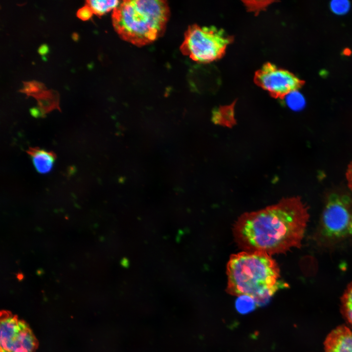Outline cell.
Returning <instances> with one entry per match:
<instances>
[{
    "label": "cell",
    "instance_id": "1",
    "mask_svg": "<svg viewBox=\"0 0 352 352\" xmlns=\"http://www.w3.org/2000/svg\"><path fill=\"white\" fill-rule=\"evenodd\" d=\"M308 210L307 204L297 197L245 213L233 226L235 242L243 251L270 255L299 248L309 221Z\"/></svg>",
    "mask_w": 352,
    "mask_h": 352
},
{
    "label": "cell",
    "instance_id": "2",
    "mask_svg": "<svg viewBox=\"0 0 352 352\" xmlns=\"http://www.w3.org/2000/svg\"><path fill=\"white\" fill-rule=\"evenodd\" d=\"M227 292L252 297L258 306L265 305L279 289L288 286L271 255L243 251L232 254L226 266Z\"/></svg>",
    "mask_w": 352,
    "mask_h": 352
},
{
    "label": "cell",
    "instance_id": "3",
    "mask_svg": "<svg viewBox=\"0 0 352 352\" xmlns=\"http://www.w3.org/2000/svg\"><path fill=\"white\" fill-rule=\"evenodd\" d=\"M169 13L168 4L165 0H124L113 9L112 23L122 39L143 46L162 35Z\"/></svg>",
    "mask_w": 352,
    "mask_h": 352
},
{
    "label": "cell",
    "instance_id": "4",
    "mask_svg": "<svg viewBox=\"0 0 352 352\" xmlns=\"http://www.w3.org/2000/svg\"><path fill=\"white\" fill-rule=\"evenodd\" d=\"M233 38L215 27L190 26L184 34L181 52L198 63H209L220 58Z\"/></svg>",
    "mask_w": 352,
    "mask_h": 352
},
{
    "label": "cell",
    "instance_id": "5",
    "mask_svg": "<svg viewBox=\"0 0 352 352\" xmlns=\"http://www.w3.org/2000/svg\"><path fill=\"white\" fill-rule=\"evenodd\" d=\"M320 228L322 235L328 239L352 236V198L344 194H330L322 214Z\"/></svg>",
    "mask_w": 352,
    "mask_h": 352
},
{
    "label": "cell",
    "instance_id": "6",
    "mask_svg": "<svg viewBox=\"0 0 352 352\" xmlns=\"http://www.w3.org/2000/svg\"><path fill=\"white\" fill-rule=\"evenodd\" d=\"M0 317V352H35L39 342L28 324L8 310Z\"/></svg>",
    "mask_w": 352,
    "mask_h": 352
},
{
    "label": "cell",
    "instance_id": "7",
    "mask_svg": "<svg viewBox=\"0 0 352 352\" xmlns=\"http://www.w3.org/2000/svg\"><path fill=\"white\" fill-rule=\"evenodd\" d=\"M255 83L275 97L283 98L304 84L290 71L266 63L255 75Z\"/></svg>",
    "mask_w": 352,
    "mask_h": 352
},
{
    "label": "cell",
    "instance_id": "8",
    "mask_svg": "<svg viewBox=\"0 0 352 352\" xmlns=\"http://www.w3.org/2000/svg\"><path fill=\"white\" fill-rule=\"evenodd\" d=\"M325 352H352V331L340 326L328 335L324 343Z\"/></svg>",
    "mask_w": 352,
    "mask_h": 352
},
{
    "label": "cell",
    "instance_id": "9",
    "mask_svg": "<svg viewBox=\"0 0 352 352\" xmlns=\"http://www.w3.org/2000/svg\"><path fill=\"white\" fill-rule=\"evenodd\" d=\"M27 152L39 173L45 174L50 171L56 159V155L53 152L38 148H30Z\"/></svg>",
    "mask_w": 352,
    "mask_h": 352
},
{
    "label": "cell",
    "instance_id": "10",
    "mask_svg": "<svg viewBox=\"0 0 352 352\" xmlns=\"http://www.w3.org/2000/svg\"><path fill=\"white\" fill-rule=\"evenodd\" d=\"M33 97L37 99L39 110L42 113L58 109V94L55 91L44 90Z\"/></svg>",
    "mask_w": 352,
    "mask_h": 352
},
{
    "label": "cell",
    "instance_id": "11",
    "mask_svg": "<svg viewBox=\"0 0 352 352\" xmlns=\"http://www.w3.org/2000/svg\"><path fill=\"white\" fill-rule=\"evenodd\" d=\"M118 0H89L87 1V4L91 8L94 14L101 16L114 9L119 4Z\"/></svg>",
    "mask_w": 352,
    "mask_h": 352
},
{
    "label": "cell",
    "instance_id": "12",
    "mask_svg": "<svg viewBox=\"0 0 352 352\" xmlns=\"http://www.w3.org/2000/svg\"><path fill=\"white\" fill-rule=\"evenodd\" d=\"M341 301L342 313L352 326V282L347 286Z\"/></svg>",
    "mask_w": 352,
    "mask_h": 352
},
{
    "label": "cell",
    "instance_id": "13",
    "mask_svg": "<svg viewBox=\"0 0 352 352\" xmlns=\"http://www.w3.org/2000/svg\"><path fill=\"white\" fill-rule=\"evenodd\" d=\"M235 305L238 312L242 314L252 311L257 305L252 297L245 295L239 296L236 300Z\"/></svg>",
    "mask_w": 352,
    "mask_h": 352
},
{
    "label": "cell",
    "instance_id": "14",
    "mask_svg": "<svg viewBox=\"0 0 352 352\" xmlns=\"http://www.w3.org/2000/svg\"><path fill=\"white\" fill-rule=\"evenodd\" d=\"M234 112L232 106L223 107L215 110L213 115V120L215 123H230L234 120Z\"/></svg>",
    "mask_w": 352,
    "mask_h": 352
},
{
    "label": "cell",
    "instance_id": "15",
    "mask_svg": "<svg viewBox=\"0 0 352 352\" xmlns=\"http://www.w3.org/2000/svg\"><path fill=\"white\" fill-rule=\"evenodd\" d=\"M285 98L287 106L293 110H300L304 105L303 97L297 90L289 93Z\"/></svg>",
    "mask_w": 352,
    "mask_h": 352
},
{
    "label": "cell",
    "instance_id": "16",
    "mask_svg": "<svg viewBox=\"0 0 352 352\" xmlns=\"http://www.w3.org/2000/svg\"><path fill=\"white\" fill-rule=\"evenodd\" d=\"M45 87L43 84L36 82L30 81L23 83V86L20 90V91L25 93L28 95L33 96L34 95L44 90Z\"/></svg>",
    "mask_w": 352,
    "mask_h": 352
},
{
    "label": "cell",
    "instance_id": "17",
    "mask_svg": "<svg viewBox=\"0 0 352 352\" xmlns=\"http://www.w3.org/2000/svg\"><path fill=\"white\" fill-rule=\"evenodd\" d=\"M331 10L337 14H343L349 10L350 4L348 0H333L330 4Z\"/></svg>",
    "mask_w": 352,
    "mask_h": 352
},
{
    "label": "cell",
    "instance_id": "18",
    "mask_svg": "<svg viewBox=\"0 0 352 352\" xmlns=\"http://www.w3.org/2000/svg\"><path fill=\"white\" fill-rule=\"evenodd\" d=\"M92 10L90 6L86 4L79 8L77 12V16L80 19L85 21L89 19L93 14Z\"/></svg>",
    "mask_w": 352,
    "mask_h": 352
},
{
    "label": "cell",
    "instance_id": "19",
    "mask_svg": "<svg viewBox=\"0 0 352 352\" xmlns=\"http://www.w3.org/2000/svg\"><path fill=\"white\" fill-rule=\"evenodd\" d=\"M346 176L348 186L352 192V161L348 165L346 173Z\"/></svg>",
    "mask_w": 352,
    "mask_h": 352
},
{
    "label": "cell",
    "instance_id": "20",
    "mask_svg": "<svg viewBox=\"0 0 352 352\" xmlns=\"http://www.w3.org/2000/svg\"><path fill=\"white\" fill-rule=\"evenodd\" d=\"M268 4L266 3V1L264 3H259L257 4L255 3L253 4L252 3H248L247 2V6L248 8H250L251 9L254 10L255 9H258L259 8H261L263 7H265Z\"/></svg>",
    "mask_w": 352,
    "mask_h": 352
},
{
    "label": "cell",
    "instance_id": "21",
    "mask_svg": "<svg viewBox=\"0 0 352 352\" xmlns=\"http://www.w3.org/2000/svg\"><path fill=\"white\" fill-rule=\"evenodd\" d=\"M38 51L40 55H44L48 52V48L45 44H43L39 46Z\"/></svg>",
    "mask_w": 352,
    "mask_h": 352
},
{
    "label": "cell",
    "instance_id": "22",
    "mask_svg": "<svg viewBox=\"0 0 352 352\" xmlns=\"http://www.w3.org/2000/svg\"><path fill=\"white\" fill-rule=\"evenodd\" d=\"M17 278L19 280H22L23 278V276L22 273H18L17 275Z\"/></svg>",
    "mask_w": 352,
    "mask_h": 352
}]
</instances>
